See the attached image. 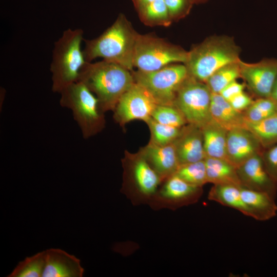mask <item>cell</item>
Returning <instances> with one entry per match:
<instances>
[{"mask_svg":"<svg viewBox=\"0 0 277 277\" xmlns=\"http://www.w3.org/2000/svg\"><path fill=\"white\" fill-rule=\"evenodd\" d=\"M241 77L257 98L270 97L277 75V59L266 58L254 63L240 60Z\"/></svg>","mask_w":277,"mask_h":277,"instance_id":"12","label":"cell"},{"mask_svg":"<svg viewBox=\"0 0 277 277\" xmlns=\"http://www.w3.org/2000/svg\"><path fill=\"white\" fill-rule=\"evenodd\" d=\"M240 187L231 184H214L208 193V199L253 218L252 212L242 199Z\"/></svg>","mask_w":277,"mask_h":277,"instance_id":"20","label":"cell"},{"mask_svg":"<svg viewBox=\"0 0 277 277\" xmlns=\"http://www.w3.org/2000/svg\"><path fill=\"white\" fill-rule=\"evenodd\" d=\"M146 123L151 133L150 142L159 145H166L173 143L180 135L183 127L164 125L152 117Z\"/></svg>","mask_w":277,"mask_h":277,"instance_id":"27","label":"cell"},{"mask_svg":"<svg viewBox=\"0 0 277 277\" xmlns=\"http://www.w3.org/2000/svg\"><path fill=\"white\" fill-rule=\"evenodd\" d=\"M151 117L160 123L175 127L182 128L188 124L174 105H157Z\"/></svg>","mask_w":277,"mask_h":277,"instance_id":"29","label":"cell"},{"mask_svg":"<svg viewBox=\"0 0 277 277\" xmlns=\"http://www.w3.org/2000/svg\"><path fill=\"white\" fill-rule=\"evenodd\" d=\"M188 52L152 37L137 35L133 57V67L138 71L150 72L171 64H185Z\"/></svg>","mask_w":277,"mask_h":277,"instance_id":"7","label":"cell"},{"mask_svg":"<svg viewBox=\"0 0 277 277\" xmlns=\"http://www.w3.org/2000/svg\"><path fill=\"white\" fill-rule=\"evenodd\" d=\"M170 17L184 16L188 13L192 5L191 0H164Z\"/></svg>","mask_w":277,"mask_h":277,"instance_id":"31","label":"cell"},{"mask_svg":"<svg viewBox=\"0 0 277 277\" xmlns=\"http://www.w3.org/2000/svg\"><path fill=\"white\" fill-rule=\"evenodd\" d=\"M45 264V251L19 262L7 277H42Z\"/></svg>","mask_w":277,"mask_h":277,"instance_id":"25","label":"cell"},{"mask_svg":"<svg viewBox=\"0 0 277 277\" xmlns=\"http://www.w3.org/2000/svg\"><path fill=\"white\" fill-rule=\"evenodd\" d=\"M202 193V187L189 184L174 174L165 180L149 203L155 209H176L195 203Z\"/></svg>","mask_w":277,"mask_h":277,"instance_id":"11","label":"cell"},{"mask_svg":"<svg viewBox=\"0 0 277 277\" xmlns=\"http://www.w3.org/2000/svg\"><path fill=\"white\" fill-rule=\"evenodd\" d=\"M154 0H133L135 5L139 9Z\"/></svg>","mask_w":277,"mask_h":277,"instance_id":"35","label":"cell"},{"mask_svg":"<svg viewBox=\"0 0 277 277\" xmlns=\"http://www.w3.org/2000/svg\"><path fill=\"white\" fill-rule=\"evenodd\" d=\"M130 156L122 191L134 204L150 202L162 180L140 152Z\"/></svg>","mask_w":277,"mask_h":277,"instance_id":"9","label":"cell"},{"mask_svg":"<svg viewBox=\"0 0 277 277\" xmlns=\"http://www.w3.org/2000/svg\"><path fill=\"white\" fill-rule=\"evenodd\" d=\"M175 174L194 186L202 187L208 183L204 160L180 165Z\"/></svg>","mask_w":277,"mask_h":277,"instance_id":"28","label":"cell"},{"mask_svg":"<svg viewBox=\"0 0 277 277\" xmlns=\"http://www.w3.org/2000/svg\"><path fill=\"white\" fill-rule=\"evenodd\" d=\"M193 2V3H202V2H205L208 0H191Z\"/></svg>","mask_w":277,"mask_h":277,"instance_id":"37","label":"cell"},{"mask_svg":"<svg viewBox=\"0 0 277 277\" xmlns=\"http://www.w3.org/2000/svg\"><path fill=\"white\" fill-rule=\"evenodd\" d=\"M245 128L256 137L264 149L277 144V112L259 122L246 121Z\"/></svg>","mask_w":277,"mask_h":277,"instance_id":"23","label":"cell"},{"mask_svg":"<svg viewBox=\"0 0 277 277\" xmlns=\"http://www.w3.org/2000/svg\"><path fill=\"white\" fill-rule=\"evenodd\" d=\"M277 112V104L271 97H259L243 112L246 121L256 122Z\"/></svg>","mask_w":277,"mask_h":277,"instance_id":"26","label":"cell"},{"mask_svg":"<svg viewBox=\"0 0 277 277\" xmlns=\"http://www.w3.org/2000/svg\"><path fill=\"white\" fill-rule=\"evenodd\" d=\"M45 264L42 277H82L84 269L75 256L58 248L45 250Z\"/></svg>","mask_w":277,"mask_h":277,"instance_id":"17","label":"cell"},{"mask_svg":"<svg viewBox=\"0 0 277 277\" xmlns=\"http://www.w3.org/2000/svg\"><path fill=\"white\" fill-rule=\"evenodd\" d=\"M264 148L256 137L246 128L228 131L226 159L238 167L251 157L262 154Z\"/></svg>","mask_w":277,"mask_h":277,"instance_id":"14","label":"cell"},{"mask_svg":"<svg viewBox=\"0 0 277 277\" xmlns=\"http://www.w3.org/2000/svg\"><path fill=\"white\" fill-rule=\"evenodd\" d=\"M271 97L276 103L277 104V75L275 81V83L273 86V90L272 92Z\"/></svg>","mask_w":277,"mask_h":277,"instance_id":"36","label":"cell"},{"mask_svg":"<svg viewBox=\"0 0 277 277\" xmlns=\"http://www.w3.org/2000/svg\"><path fill=\"white\" fill-rule=\"evenodd\" d=\"M240 61L222 67L208 78L205 83L211 93H220L227 85L241 77Z\"/></svg>","mask_w":277,"mask_h":277,"instance_id":"24","label":"cell"},{"mask_svg":"<svg viewBox=\"0 0 277 277\" xmlns=\"http://www.w3.org/2000/svg\"><path fill=\"white\" fill-rule=\"evenodd\" d=\"M210 113L212 119L228 131L245 128L244 113L234 109L219 93H211Z\"/></svg>","mask_w":277,"mask_h":277,"instance_id":"18","label":"cell"},{"mask_svg":"<svg viewBox=\"0 0 277 277\" xmlns=\"http://www.w3.org/2000/svg\"><path fill=\"white\" fill-rule=\"evenodd\" d=\"M206 157L226 159L228 130L212 120L201 128Z\"/></svg>","mask_w":277,"mask_h":277,"instance_id":"21","label":"cell"},{"mask_svg":"<svg viewBox=\"0 0 277 277\" xmlns=\"http://www.w3.org/2000/svg\"><path fill=\"white\" fill-rule=\"evenodd\" d=\"M60 94V105L71 111L84 138H88L103 129L105 121L99 101L84 83H73Z\"/></svg>","mask_w":277,"mask_h":277,"instance_id":"5","label":"cell"},{"mask_svg":"<svg viewBox=\"0 0 277 277\" xmlns=\"http://www.w3.org/2000/svg\"><path fill=\"white\" fill-rule=\"evenodd\" d=\"M136 36L124 15H120L100 36L92 40H84L85 46L83 51L85 60L91 62L101 57L131 70Z\"/></svg>","mask_w":277,"mask_h":277,"instance_id":"2","label":"cell"},{"mask_svg":"<svg viewBox=\"0 0 277 277\" xmlns=\"http://www.w3.org/2000/svg\"><path fill=\"white\" fill-rule=\"evenodd\" d=\"M180 165L205 160L203 138L201 128L187 124L174 142Z\"/></svg>","mask_w":277,"mask_h":277,"instance_id":"15","label":"cell"},{"mask_svg":"<svg viewBox=\"0 0 277 277\" xmlns=\"http://www.w3.org/2000/svg\"><path fill=\"white\" fill-rule=\"evenodd\" d=\"M253 101L250 95L243 91L228 101L234 109L243 112L251 105Z\"/></svg>","mask_w":277,"mask_h":277,"instance_id":"33","label":"cell"},{"mask_svg":"<svg viewBox=\"0 0 277 277\" xmlns=\"http://www.w3.org/2000/svg\"><path fill=\"white\" fill-rule=\"evenodd\" d=\"M241 186L268 193L275 199L277 181L267 170L261 154H256L237 167Z\"/></svg>","mask_w":277,"mask_h":277,"instance_id":"13","label":"cell"},{"mask_svg":"<svg viewBox=\"0 0 277 277\" xmlns=\"http://www.w3.org/2000/svg\"><path fill=\"white\" fill-rule=\"evenodd\" d=\"M261 156L268 173L277 181V144L264 149Z\"/></svg>","mask_w":277,"mask_h":277,"instance_id":"32","label":"cell"},{"mask_svg":"<svg viewBox=\"0 0 277 277\" xmlns=\"http://www.w3.org/2000/svg\"><path fill=\"white\" fill-rule=\"evenodd\" d=\"M182 64L150 72L138 70L133 75L134 82L144 87L157 105H174L179 88L189 76L185 65Z\"/></svg>","mask_w":277,"mask_h":277,"instance_id":"6","label":"cell"},{"mask_svg":"<svg viewBox=\"0 0 277 277\" xmlns=\"http://www.w3.org/2000/svg\"><path fill=\"white\" fill-rule=\"evenodd\" d=\"M211 93L205 83L189 75L179 88L174 105L188 124L201 128L213 120L210 113Z\"/></svg>","mask_w":277,"mask_h":277,"instance_id":"8","label":"cell"},{"mask_svg":"<svg viewBox=\"0 0 277 277\" xmlns=\"http://www.w3.org/2000/svg\"><path fill=\"white\" fill-rule=\"evenodd\" d=\"M242 199L253 214V219L265 221L276 216L277 205L275 198L265 192L241 186Z\"/></svg>","mask_w":277,"mask_h":277,"instance_id":"19","label":"cell"},{"mask_svg":"<svg viewBox=\"0 0 277 277\" xmlns=\"http://www.w3.org/2000/svg\"><path fill=\"white\" fill-rule=\"evenodd\" d=\"M240 48L226 35H213L188 52L184 64L189 76L205 83L222 67L240 60Z\"/></svg>","mask_w":277,"mask_h":277,"instance_id":"3","label":"cell"},{"mask_svg":"<svg viewBox=\"0 0 277 277\" xmlns=\"http://www.w3.org/2000/svg\"><path fill=\"white\" fill-rule=\"evenodd\" d=\"M157 103L142 86L134 82L120 97L114 109L113 117L121 126L135 120L147 122Z\"/></svg>","mask_w":277,"mask_h":277,"instance_id":"10","label":"cell"},{"mask_svg":"<svg viewBox=\"0 0 277 277\" xmlns=\"http://www.w3.org/2000/svg\"><path fill=\"white\" fill-rule=\"evenodd\" d=\"M246 85L234 81L227 85L220 92L225 99L228 101L235 95L244 91Z\"/></svg>","mask_w":277,"mask_h":277,"instance_id":"34","label":"cell"},{"mask_svg":"<svg viewBox=\"0 0 277 277\" xmlns=\"http://www.w3.org/2000/svg\"><path fill=\"white\" fill-rule=\"evenodd\" d=\"M208 183L214 184H231L241 186L237 167L224 159L206 157Z\"/></svg>","mask_w":277,"mask_h":277,"instance_id":"22","label":"cell"},{"mask_svg":"<svg viewBox=\"0 0 277 277\" xmlns=\"http://www.w3.org/2000/svg\"><path fill=\"white\" fill-rule=\"evenodd\" d=\"M83 35L81 29L69 28L54 43L50 67L53 92L60 93L77 81L80 70L86 62L81 49Z\"/></svg>","mask_w":277,"mask_h":277,"instance_id":"4","label":"cell"},{"mask_svg":"<svg viewBox=\"0 0 277 277\" xmlns=\"http://www.w3.org/2000/svg\"><path fill=\"white\" fill-rule=\"evenodd\" d=\"M147 20L164 22L170 18L164 0H154L138 9Z\"/></svg>","mask_w":277,"mask_h":277,"instance_id":"30","label":"cell"},{"mask_svg":"<svg viewBox=\"0 0 277 277\" xmlns=\"http://www.w3.org/2000/svg\"><path fill=\"white\" fill-rule=\"evenodd\" d=\"M77 81L84 83L96 96L103 112L113 111L120 97L135 82L129 70L104 60L95 63L86 62Z\"/></svg>","mask_w":277,"mask_h":277,"instance_id":"1","label":"cell"},{"mask_svg":"<svg viewBox=\"0 0 277 277\" xmlns=\"http://www.w3.org/2000/svg\"><path fill=\"white\" fill-rule=\"evenodd\" d=\"M162 181L174 174L180 164L174 142L166 145H159L150 141L139 152Z\"/></svg>","mask_w":277,"mask_h":277,"instance_id":"16","label":"cell"}]
</instances>
